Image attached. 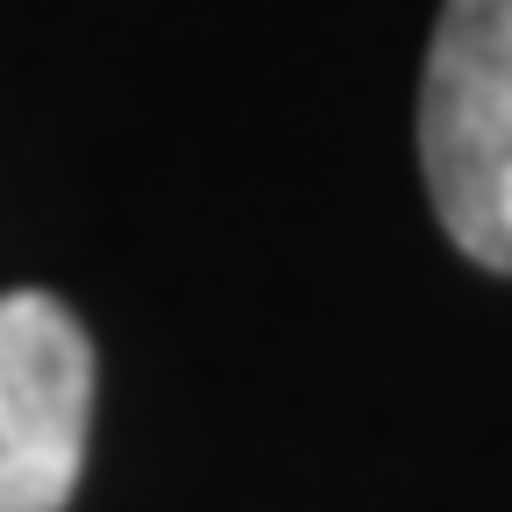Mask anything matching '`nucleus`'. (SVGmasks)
Masks as SVG:
<instances>
[{
    "mask_svg": "<svg viewBox=\"0 0 512 512\" xmlns=\"http://www.w3.org/2000/svg\"><path fill=\"white\" fill-rule=\"evenodd\" d=\"M420 164L448 242L512 278V0H441L420 79Z\"/></svg>",
    "mask_w": 512,
    "mask_h": 512,
    "instance_id": "nucleus-1",
    "label": "nucleus"
},
{
    "mask_svg": "<svg viewBox=\"0 0 512 512\" xmlns=\"http://www.w3.org/2000/svg\"><path fill=\"white\" fill-rule=\"evenodd\" d=\"M93 427V342L50 292H0V512H64Z\"/></svg>",
    "mask_w": 512,
    "mask_h": 512,
    "instance_id": "nucleus-2",
    "label": "nucleus"
}]
</instances>
